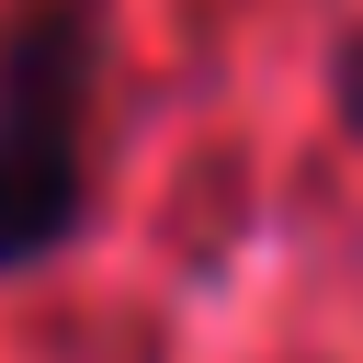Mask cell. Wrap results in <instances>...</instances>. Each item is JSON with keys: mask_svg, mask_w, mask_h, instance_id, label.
Here are the masks:
<instances>
[{"mask_svg": "<svg viewBox=\"0 0 363 363\" xmlns=\"http://www.w3.org/2000/svg\"><path fill=\"white\" fill-rule=\"evenodd\" d=\"M79 125H91V11L57 0L0 45V272L45 261L79 227L91 204Z\"/></svg>", "mask_w": 363, "mask_h": 363, "instance_id": "obj_1", "label": "cell"}, {"mask_svg": "<svg viewBox=\"0 0 363 363\" xmlns=\"http://www.w3.org/2000/svg\"><path fill=\"white\" fill-rule=\"evenodd\" d=\"M352 79H363V57H352Z\"/></svg>", "mask_w": 363, "mask_h": 363, "instance_id": "obj_2", "label": "cell"}]
</instances>
